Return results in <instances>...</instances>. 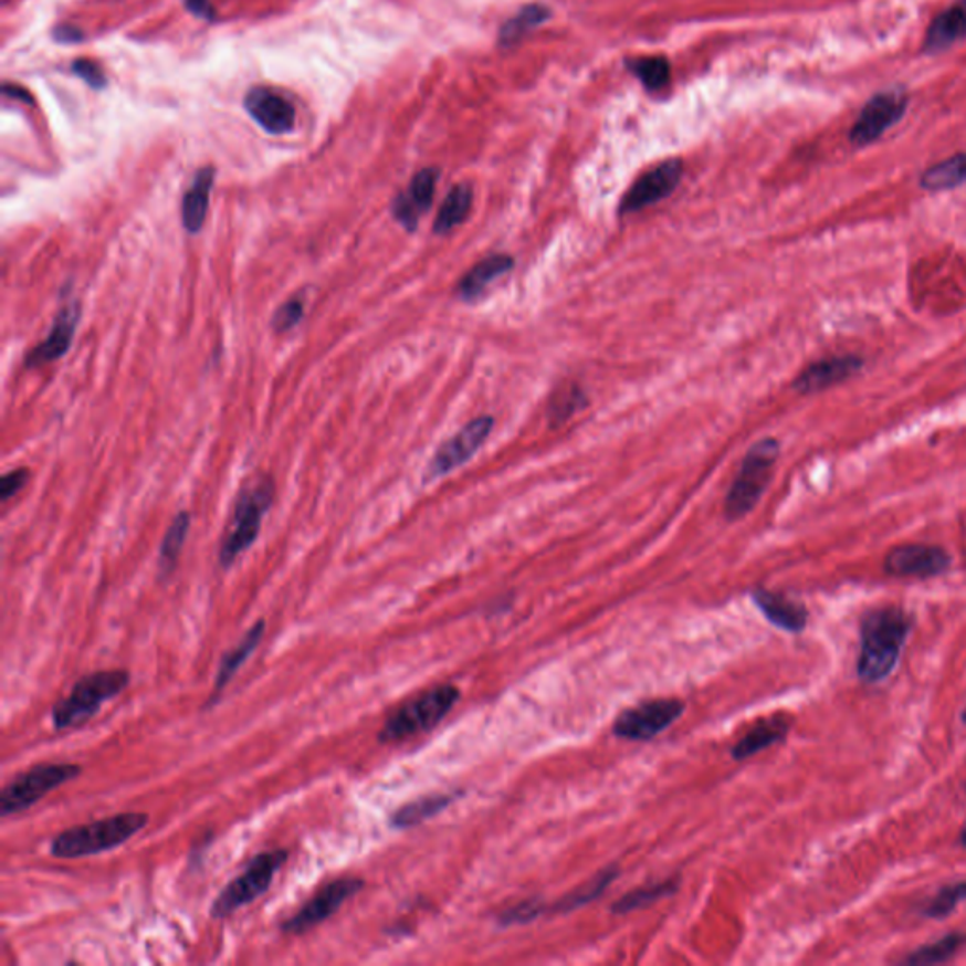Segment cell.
<instances>
[{"mask_svg": "<svg viewBox=\"0 0 966 966\" xmlns=\"http://www.w3.org/2000/svg\"><path fill=\"white\" fill-rule=\"evenodd\" d=\"M966 39V0H957L955 4L938 13L923 40V52L941 53L952 45Z\"/></svg>", "mask_w": 966, "mask_h": 966, "instance_id": "cell-19", "label": "cell"}, {"mask_svg": "<svg viewBox=\"0 0 966 966\" xmlns=\"http://www.w3.org/2000/svg\"><path fill=\"white\" fill-rule=\"evenodd\" d=\"M965 944L966 933L955 931V933L946 934V936L938 942H933V944H927V946L917 947L915 952H912V954L906 955V957L902 959V965H941V963L954 959L957 952H959L960 947L965 946Z\"/></svg>", "mask_w": 966, "mask_h": 966, "instance_id": "cell-28", "label": "cell"}, {"mask_svg": "<svg viewBox=\"0 0 966 966\" xmlns=\"http://www.w3.org/2000/svg\"><path fill=\"white\" fill-rule=\"evenodd\" d=\"M755 605L773 626L787 632H802L808 623V610L805 605L789 599L786 595L773 594L767 589H757L754 594Z\"/></svg>", "mask_w": 966, "mask_h": 966, "instance_id": "cell-20", "label": "cell"}, {"mask_svg": "<svg viewBox=\"0 0 966 966\" xmlns=\"http://www.w3.org/2000/svg\"><path fill=\"white\" fill-rule=\"evenodd\" d=\"M183 2H186L187 10L199 18H207V20L216 18V10H213L210 0H183Z\"/></svg>", "mask_w": 966, "mask_h": 966, "instance_id": "cell-40", "label": "cell"}, {"mask_svg": "<svg viewBox=\"0 0 966 966\" xmlns=\"http://www.w3.org/2000/svg\"><path fill=\"white\" fill-rule=\"evenodd\" d=\"M472 197L474 193H472L471 186L461 183V186L453 187L437 213V220L432 227L434 234H448L455 227L461 225L471 213Z\"/></svg>", "mask_w": 966, "mask_h": 966, "instance_id": "cell-26", "label": "cell"}, {"mask_svg": "<svg viewBox=\"0 0 966 966\" xmlns=\"http://www.w3.org/2000/svg\"><path fill=\"white\" fill-rule=\"evenodd\" d=\"M912 629V618L899 606L874 608L861 621V651L857 676L864 683L883 682L895 670Z\"/></svg>", "mask_w": 966, "mask_h": 966, "instance_id": "cell-1", "label": "cell"}, {"mask_svg": "<svg viewBox=\"0 0 966 966\" xmlns=\"http://www.w3.org/2000/svg\"><path fill=\"white\" fill-rule=\"evenodd\" d=\"M287 859H290L287 850L263 851V853L253 857L252 861L245 864L242 874L234 878L231 883H227L220 895L216 896L212 909H210V915L213 920H218V922L227 920L234 912H239L240 909L258 901L259 896H263L271 888L277 870L287 863Z\"/></svg>", "mask_w": 966, "mask_h": 966, "instance_id": "cell-7", "label": "cell"}, {"mask_svg": "<svg viewBox=\"0 0 966 966\" xmlns=\"http://www.w3.org/2000/svg\"><path fill=\"white\" fill-rule=\"evenodd\" d=\"M189 525H191V517L187 512H180L165 533L161 549H159V573L161 576H168L178 565L187 533H189Z\"/></svg>", "mask_w": 966, "mask_h": 966, "instance_id": "cell-29", "label": "cell"}, {"mask_svg": "<svg viewBox=\"0 0 966 966\" xmlns=\"http://www.w3.org/2000/svg\"><path fill=\"white\" fill-rule=\"evenodd\" d=\"M959 844L965 846V848H966V825H965V829H963V831H960Z\"/></svg>", "mask_w": 966, "mask_h": 966, "instance_id": "cell-43", "label": "cell"}, {"mask_svg": "<svg viewBox=\"0 0 966 966\" xmlns=\"http://www.w3.org/2000/svg\"><path fill=\"white\" fill-rule=\"evenodd\" d=\"M53 36H55V40L61 42V44H74L77 40L84 39L82 31L72 25L57 27V29L53 31Z\"/></svg>", "mask_w": 966, "mask_h": 966, "instance_id": "cell-41", "label": "cell"}, {"mask_svg": "<svg viewBox=\"0 0 966 966\" xmlns=\"http://www.w3.org/2000/svg\"><path fill=\"white\" fill-rule=\"evenodd\" d=\"M952 567L946 549L928 544H902L891 549L883 570L895 578H934Z\"/></svg>", "mask_w": 966, "mask_h": 966, "instance_id": "cell-13", "label": "cell"}, {"mask_svg": "<svg viewBox=\"0 0 966 966\" xmlns=\"http://www.w3.org/2000/svg\"><path fill=\"white\" fill-rule=\"evenodd\" d=\"M965 789H966V786H965Z\"/></svg>", "mask_w": 966, "mask_h": 966, "instance_id": "cell-45", "label": "cell"}, {"mask_svg": "<svg viewBox=\"0 0 966 966\" xmlns=\"http://www.w3.org/2000/svg\"><path fill=\"white\" fill-rule=\"evenodd\" d=\"M683 710L685 706L678 699H653L619 715L613 733L627 741H651L678 722Z\"/></svg>", "mask_w": 966, "mask_h": 966, "instance_id": "cell-11", "label": "cell"}, {"mask_svg": "<svg viewBox=\"0 0 966 966\" xmlns=\"http://www.w3.org/2000/svg\"><path fill=\"white\" fill-rule=\"evenodd\" d=\"M149 823L148 813H116L112 818L97 819L59 832L50 844L57 859H84L112 851L129 842Z\"/></svg>", "mask_w": 966, "mask_h": 966, "instance_id": "cell-2", "label": "cell"}, {"mask_svg": "<svg viewBox=\"0 0 966 966\" xmlns=\"http://www.w3.org/2000/svg\"><path fill=\"white\" fill-rule=\"evenodd\" d=\"M437 181H439V170L437 168H423L418 175L413 176L412 183L408 187L407 193H400L393 202L395 220L399 221L400 225L407 231H416L418 227L419 216L426 213L431 208L434 191H437Z\"/></svg>", "mask_w": 966, "mask_h": 966, "instance_id": "cell-18", "label": "cell"}, {"mask_svg": "<svg viewBox=\"0 0 966 966\" xmlns=\"http://www.w3.org/2000/svg\"><path fill=\"white\" fill-rule=\"evenodd\" d=\"M618 878V870L608 869L605 872H600L597 876L591 880V882H587L584 888H578V890H574L573 893H568L567 896H563L560 901L555 902L554 906H549V912H570L574 909H580L587 902L595 901L597 896L602 895L605 893L606 888L610 885Z\"/></svg>", "mask_w": 966, "mask_h": 966, "instance_id": "cell-32", "label": "cell"}, {"mask_svg": "<svg viewBox=\"0 0 966 966\" xmlns=\"http://www.w3.org/2000/svg\"><path fill=\"white\" fill-rule=\"evenodd\" d=\"M264 629H266V623L263 619H259L258 623H253L252 629L245 632L239 644L234 645L231 651H227L225 655L221 658L220 669H218L216 682H213L212 695H210V701L204 708H210L212 704H216V701L220 699L221 691L231 683L232 676L239 672L240 666L252 658L253 651L258 650V645L263 640Z\"/></svg>", "mask_w": 966, "mask_h": 966, "instance_id": "cell-21", "label": "cell"}, {"mask_svg": "<svg viewBox=\"0 0 966 966\" xmlns=\"http://www.w3.org/2000/svg\"><path fill=\"white\" fill-rule=\"evenodd\" d=\"M304 316V297H293L277 308L272 317V329L276 333H287L293 329Z\"/></svg>", "mask_w": 966, "mask_h": 966, "instance_id": "cell-36", "label": "cell"}, {"mask_svg": "<svg viewBox=\"0 0 966 966\" xmlns=\"http://www.w3.org/2000/svg\"><path fill=\"white\" fill-rule=\"evenodd\" d=\"M549 912L548 904L540 901H525L522 904H516L512 909L504 910L503 914L498 915V922L503 925H514V923H528L535 920L538 915Z\"/></svg>", "mask_w": 966, "mask_h": 966, "instance_id": "cell-37", "label": "cell"}, {"mask_svg": "<svg viewBox=\"0 0 966 966\" xmlns=\"http://www.w3.org/2000/svg\"><path fill=\"white\" fill-rule=\"evenodd\" d=\"M459 696L461 693L458 687L450 683L437 685L421 695L413 696L412 701L402 704L387 717L378 741L393 744L431 731L450 714L451 708L458 704Z\"/></svg>", "mask_w": 966, "mask_h": 966, "instance_id": "cell-4", "label": "cell"}, {"mask_svg": "<svg viewBox=\"0 0 966 966\" xmlns=\"http://www.w3.org/2000/svg\"><path fill=\"white\" fill-rule=\"evenodd\" d=\"M778 455L780 444L774 439L759 440L749 448L725 498V516L728 522L747 516L757 506L770 483Z\"/></svg>", "mask_w": 966, "mask_h": 966, "instance_id": "cell-6", "label": "cell"}, {"mask_svg": "<svg viewBox=\"0 0 966 966\" xmlns=\"http://www.w3.org/2000/svg\"><path fill=\"white\" fill-rule=\"evenodd\" d=\"M863 367L855 355H834L808 365L792 381V387L802 395L819 393L829 387L850 380Z\"/></svg>", "mask_w": 966, "mask_h": 966, "instance_id": "cell-16", "label": "cell"}, {"mask_svg": "<svg viewBox=\"0 0 966 966\" xmlns=\"http://www.w3.org/2000/svg\"><path fill=\"white\" fill-rule=\"evenodd\" d=\"M213 178H216V170L212 167L200 168L193 183L187 189L181 202V220L187 232H199L204 225Z\"/></svg>", "mask_w": 966, "mask_h": 966, "instance_id": "cell-23", "label": "cell"}, {"mask_svg": "<svg viewBox=\"0 0 966 966\" xmlns=\"http://www.w3.org/2000/svg\"><path fill=\"white\" fill-rule=\"evenodd\" d=\"M80 314H82L80 303H69L59 309L50 335L45 336V340L40 346H36L31 354L27 355V367L39 368L42 365L61 359L72 346V338H74V333L77 329Z\"/></svg>", "mask_w": 966, "mask_h": 966, "instance_id": "cell-17", "label": "cell"}, {"mask_svg": "<svg viewBox=\"0 0 966 966\" xmlns=\"http://www.w3.org/2000/svg\"><path fill=\"white\" fill-rule=\"evenodd\" d=\"M82 774V767L74 763H42L27 768L8 781L0 792V813L4 818L25 812L45 795L74 780Z\"/></svg>", "mask_w": 966, "mask_h": 966, "instance_id": "cell-8", "label": "cell"}, {"mask_svg": "<svg viewBox=\"0 0 966 966\" xmlns=\"http://www.w3.org/2000/svg\"><path fill=\"white\" fill-rule=\"evenodd\" d=\"M586 393L578 384H565L560 386L548 405L549 423L554 427H559L573 418L574 413L580 412L581 408L586 407Z\"/></svg>", "mask_w": 966, "mask_h": 966, "instance_id": "cell-30", "label": "cell"}, {"mask_svg": "<svg viewBox=\"0 0 966 966\" xmlns=\"http://www.w3.org/2000/svg\"><path fill=\"white\" fill-rule=\"evenodd\" d=\"M514 269V259L506 253H493L490 258L477 261L471 271L466 272L458 284V297L466 303L482 297L483 291L487 290L496 277L503 276Z\"/></svg>", "mask_w": 966, "mask_h": 966, "instance_id": "cell-22", "label": "cell"}, {"mask_svg": "<svg viewBox=\"0 0 966 966\" xmlns=\"http://www.w3.org/2000/svg\"><path fill=\"white\" fill-rule=\"evenodd\" d=\"M966 183V151L927 168L920 178L925 191H946Z\"/></svg>", "mask_w": 966, "mask_h": 966, "instance_id": "cell-27", "label": "cell"}, {"mask_svg": "<svg viewBox=\"0 0 966 966\" xmlns=\"http://www.w3.org/2000/svg\"><path fill=\"white\" fill-rule=\"evenodd\" d=\"M629 71L644 84L645 90H663L670 82V65L664 57L634 59L629 63Z\"/></svg>", "mask_w": 966, "mask_h": 966, "instance_id": "cell-35", "label": "cell"}, {"mask_svg": "<svg viewBox=\"0 0 966 966\" xmlns=\"http://www.w3.org/2000/svg\"><path fill=\"white\" fill-rule=\"evenodd\" d=\"M2 91H4V95H8V97L21 98V101H25V103H31V101H33L25 90L13 87V85L10 84L4 85V90Z\"/></svg>", "mask_w": 966, "mask_h": 966, "instance_id": "cell-42", "label": "cell"}, {"mask_svg": "<svg viewBox=\"0 0 966 966\" xmlns=\"http://www.w3.org/2000/svg\"><path fill=\"white\" fill-rule=\"evenodd\" d=\"M129 682L130 674L123 669L97 670L85 674L72 685L71 693L65 699H59L53 704V727L65 731L84 725L98 714L104 703L122 695Z\"/></svg>", "mask_w": 966, "mask_h": 966, "instance_id": "cell-3", "label": "cell"}, {"mask_svg": "<svg viewBox=\"0 0 966 966\" xmlns=\"http://www.w3.org/2000/svg\"><path fill=\"white\" fill-rule=\"evenodd\" d=\"M963 723H965V725H966V708H965V712H963Z\"/></svg>", "mask_w": 966, "mask_h": 966, "instance_id": "cell-44", "label": "cell"}, {"mask_svg": "<svg viewBox=\"0 0 966 966\" xmlns=\"http://www.w3.org/2000/svg\"><path fill=\"white\" fill-rule=\"evenodd\" d=\"M274 498V480L269 476L253 480L240 491L239 503L232 514L231 525L221 542L220 565L231 567L245 549L258 540L261 523Z\"/></svg>", "mask_w": 966, "mask_h": 966, "instance_id": "cell-5", "label": "cell"}, {"mask_svg": "<svg viewBox=\"0 0 966 966\" xmlns=\"http://www.w3.org/2000/svg\"><path fill=\"white\" fill-rule=\"evenodd\" d=\"M453 799H455V795H444V792L421 797V799L413 800V802L400 806L399 810L391 816V825H393L395 829H410V827L421 825L427 819L439 816L442 810H445L453 802Z\"/></svg>", "mask_w": 966, "mask_h": 966, "instance_id": "cell-25", "label": "cell"}, {"mask_svg": "<svg viewBox=\"0 0 966 966\" xmlns=\"http://www.w3.org/2000/svg\"><path fill=\"white\" fill-rule=\"evenodd\" d=\"M245 111L271 135H287L295 127L297 112L287 98L271 90H252L245 95Z\"/></svg>", "mask_w": 966, "mask_h": 966, "instance_id": "cell-15", "label": "cell"}, {"mask_svg": "<svg viewBox=\"0 0 966 966\" xmlns=\"http://www.w3.org/2000/svg\"><path fill=\"white\" fill-rule=\"evenodd\" d=\"M683 165L678 159H670L651 168L645 175L640 176L631 189L621 200V213H637L645 208L658 204L676 191L678 183L682 180Z\"/></svg>", "mask_w": 966, "mask_h": 966, "instance_id": "cell-14", "label": "cell"}, {"mask_svg": "<svg viewBox=\"0 0 966 966\" xmlns=\"http://www.w3.org/2000/svg\"><path fill=\"white\" fill-rule=\"evenodd\" d=\"M72 71L76 76L82 77L85 84H90L91 87H95V90H103L104 84H106V77H104L103 69L95 61H87V59H80L76 61L74 65H72Z\"/></svg>", "mask_w": 966, "mask_h": 966, "instance_id": "cell-38", "label": "cell"}, {"mask_svg": "<svg viewBox=\"0 0 966 966\" xmlns=\"http://www.w3.org/2000/svg\"><path fill=\"white\" fill-rule=\"evenodd\" d=\"M789 728L791 725L784 717H773V720L757 723L746 736H742L731 754L738 760L754 757L763 749H768L774 744L786 741Z\"/></svg>", "mask_w": 966, "mask_h": 966, "instance_id": "cell-24", "label": "cell"}, {"mask_svg": "<svg viewBox=\"0 0 966 966\" xmlns=\"http://www.w3.org/2000/svg\"><path fill=\"white\" fill-rule=\"evenodd\" d=\"M27 477H29V472L25 469H21V471L8 472L2 477V483H0V496H2V501L7 503L10 496L15 495L18 491L23 487L27 483Z\"/></svg>", "mask_w": 966, "mask_h": 966, "instance_id": "cell-39", "label": "cell"}, {"mask_svg": "<svg viewBox=\"0 0 966 966\" xmlns=\"http://www.w3.org/2000/svg\"><path fill=\"white\" fill-rule=\"evenodd\" d=\"M548 20V8L542 7V4H528V7L522 8L512 20L504 23L501 34H498V42L501 45L516 44L517 40L523 39L531 29L540 27L544 21Z\"/></svg>", "mask_w": 966, "mask_h": 966, "instance_id": "cell-31", "label": "cell"}, {"mask_svg": "<svg viewBox=\"0 0 966 966\" xmlns=\"http://www.w3.org/2000/svg\"><path fill=\"white\" fill-rule=\"evenodd\" d=\"M365 888L361 878H338L335 882L327 883L317 891L308 902H304L303 909H298L290 920L282 923L284 934H304L309 928L327 922L330 915H335L342 909L344 902L354 899Z\"/></svg>", "mask_w": 966, "mask_h": 966, "instance_id": "cell-10", "label": "cell"}, {"mask_svg": "<svg viewBox=\"0 0 966 966\" xmlns=\"http://www.w3.org/2000/svg\"><path fill=\"white\" fill-rule=\"evenodd\" d=\"M493 426H495V421L491 416H482V418L472 419L458 434L445 440L427 466V482L445 476L461 464L471 461L472 455L485 444V440L490 439Z\"/></svg>", "mask_w": 966, "mask_h": 966, "instance_id": "cell-12", "label": "cell"}, {"mask_svg": "<svg viewBox=\"0 0 966 966\" xmlns=\"http://www.w3.org/2000/svg\"><path fill=\"white\" fill-rule=\"evenodd\" d=\"M676 888V880L674 882L666 880V882L651 883V885H645V888H638V890L631 891L629 895L621 896L613 904V914H629V912H634V910L645 909V906H650L651 902L661 901L664 896L672 895Z\"/></svg>", "mask_w": 966, "mask_h": 966, "instance_id": "cell-33", "label": "cell"}, {"mask_svg": "<svg viewBox=\"0 0 966 966\" xmlns=\"http://www.w3.org/2000/svg\"><path fill=\"white\" fill-rule=\"evenodd\" d=\"M909 93L904 90H885L870 98L850 130V143L864 148L882 138L891 127L901 122L909 111Z\"/></svg>", "mask_w": 966, "mask_h": 966, "instance_id": "cell-9", "label": "cell"}, {"mask_svg": "<svg viewBox=\"0 0 966 966\" xmlns=\"http://www.w3.org/2000/svg\"><path fill=\"white\" fill-rule=\"evenodd\" d=\"M963 901H966V880L947 883L931 901L925 902L922 915L928 920H944L947 915L954 914Z\"/></svg>", "mask_w": 966, "mask_h": 966, "instance_id": "cell-34", "label": "cell"}]
</instances>
